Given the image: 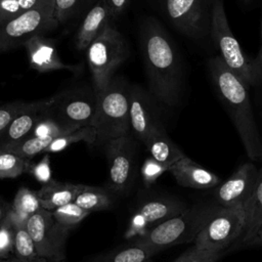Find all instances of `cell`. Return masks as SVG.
<instances>
[{
    "mask_svg": "<svg viewBox=\"0 0 262 262\" xmlns=\"http://www.w3.org/2000/svg\"><path fill=\"white\" fill-rule=\"evenodd\" d=\"M143 144L152 159L169 168L185 157V154L170 138L165 127L155 129Z\"/></svg>",
    "mask_w": 262,
    "mask_h": 262,
    "instance_id": "21",
    "label": "cell"
},
{
    "mask_svg": "<svg viewBox=\"0 0 262 262\" xmlns=\"http://www.w3.org/2000/svg\"><path fill=\"white\" fill-rule=\"evenodd\" d=\"M158 101L138 85L129 86V123L132 136L144 143L157 128L165 127Z\"/></svg>",
    "mask_w": 262,
    "mask_h": 262,
    "instance_id": "14",
    "label": "cell"
},
{
    "mask_svg": "<svg viewBox=\"0 0 262 262\" xmlns=\"http://www.w3.org/2000/svg\"><path fill=\"white\" fill-rule=\"evenodd\" d=\"M245 228L238 246H245L262 225V168L258 169V176L251 195L244 205Z\"/></svg>",
    "mask_w": 262,
    "mask_h": 262,
    "instance_id": "22",
    "label": "cell"
},
{
    "mask_svg": "<svg viewBox=\"0 0 262 262\" xmlns=\"http://www.w3.org/2000/svg\"><path fill=\"white\" fill-rule=\"evenodd\" d=\"M14 225V252L13 256L21 260H33L38 258L33 238L28 230L27 221L17 217L9 210Z\"/></svg>",
    "mask_w": 262,
    "mask_h": 262,
    "instance_id": "24",
    "label": "cell"
},
{
    "mask_svg": "<svg viewBox=\"0 0 262 262\" xmlns=\"http://www.w3.org/2000/svg\"><path fill=\"white\" fill-rule=\"evenodd\" d=\"M97 95L93 87L68 89L55 94L54 102L48 107V113L61 125L71 130L91 126Z\"/></svg>",
    "mask_w": 262,
    "mask_h": 262,
    "instance_id": "11",
    "label": "cell"
},
{
    "mask_svg": "<svg viewBox=\"0 0 262 262\" xmlns=\"http://www.w3.org/2000/svg\"><path fill=\"white\" fill-rule=\"evenodd\" d=\"M96 110L91 122L95 144L130 134L129 86L121 77H114L106 88L96 93Z\"/></svg>",
    "mask_w": 262,
    "mask_h": 262,
    "instance_id": "4",
    "label": "cell"
},
{
    "mask_svg": "<svg viewBox=\"0 0 262 262\" xmlns=\"http://www.w3.org/2000/svg\"><path fill=\"white\" fill-rule=\"evenodd\" d=\"M0 262H48L47 260L43 259V258H35L33 260H21V259H18L14 256L10 257V258H7V259H0Z\"/></svg>",
    "mask_w": 262,
    "mask_h": 262,
    "instance_id": "41",
    "label": "cell"
},
{
    "mask_svg": "<svg viewBox=\"0 0 262 262\" xmlns=\"http://www.w3.org/2000/svg\"><path fill=\"white\" fill-rule=\"evenodd\" d=\"M28 103L29 102L26 101H13L0 105V138L11 121L21 110L27 106Z\"/></svg>",
    "mask_w": 262,
    "mask_h": 262,
    "instance_id": "36",
    "label": "cell"
},
{
    "mask_svg": "<svg viewBox=\"0 0 262 262\" xmlns=\"http://www.w3.org/2000/svg\"><path fill=\"white\" fill-rule=\"evenodd\" d=\"M244 206L219 207L194 239V246L212 252H225L239 241L245 228Z\"/></svg>",
    "mask_w": 262,
    "mask_h": 262,
    "instance_id": "9",
    "label": "cell"
},
{
    "mask_svg": "<svg viewBox=\"0 0 262 262\" xmlns=\"http://www.w3.org/2000/svg\"><path fill=\"white\" fill-rule=\"evenodd\" d=\"M14 252V225L9 212L0 222V259L13 256Z\"/></svg>",
    "mask_w": 262,
    "mask_h": 262,
    "instance_id": "33",
    "label": "cell"
},
{
    "mask_svg": "<svg viewBox=\"0 0 262 262\" xmlns=\"http://www.w3.org/2000/svg\"><path fill=\"white\" fill-rule=\"evenodd\" d=\"M54 16L58 24H64L91 8L96 0H53Z\"/></svg>",
    "mask_w": 262,
    "mask_h": 262,
    "instance_id": "29",
    "label": "cell"
},
{
    "mask_svg": "<svg viewBox=\"0 0 262 262\" xmlns=\"http://www.w3.org/2000/svg\"><path fill=\"white\" fill-rule=\"evenodd\" d=\"M61 262H66V260H64V261H61Z\"/></svg>",
    "mask_w": 262,
    "mask_h": 262,
    "instance_id": "44",
    "label": "cell"
},
{
    "mask_svg": "<svg viewBox=\"0 0 262 262\" xmlns=\"http://www.w3.org/2000/svg\"><path fill=\"white\" fill-rule=\"evenodd\" d=\"M253 62H254V67H255L257 73L262 78V24H261V46H260L259 52H258L257 56L254 58Z\"/></svg>",
    "mask_w": 262,
    "mask_h": 262,
    "instance_id": "40",
    "label": "cell"
},
{
    "mask_svg": "<svg viewBox=\"0 0 262 262\" xmlns=\"http://www.w3.org/2000/svg\"><path fill=\"white\" fill-rule=\"evenodd\" d=\"M107 6L114 21L125 11L128 6L129 0H103Z\"/></svg>",
    "mask_w": 262,
    "mask_h": 262,
    "instance_id": "38",
    "label": "cell"
},
{
    "mask_svg": "<svg viewBox=\"0 0 262 262\" xmlns=\"http://www.w3.org/2000/svg\"><path fill=\"white\" fill-rule=\"evenodd\" d=\"M224 253L225 252L202 250L193 246L172 262H216L224 255Z\"/></svg>",
    "mask_w": 262,
    "mask_h": 262,
    "instance_id": "34",
    "label": "cell"
},
{
    "mask_svg": "<svg viewBox=\"0 0 262 262\" xmlns=\"http://www.w3.org/2000/svg\"><path fill=\"white\" fill-rule=\"evenodd\" d=\"M217 1L159 0V3L163 16L179 34L192 41H204L211 39L212 17Z\"/></svg>",
    "mask_w": 262,
    "mask_h": 262,
    "instance_id": "7",
    "label": "cell"
},
{
    "mask_svg": "<svg viewBox=\"0 0 262 262\" xmlns=\"http://www.w3.org/2000/svg\"><path fill=\"white\" fill-rule=\"evenodd\" d=\"M244 2H248V1H250V0H243Z\"/></svg>",
    "mask_w": 262,
    "mask_h": 262,
    "instance_id": "43",
    "label": "cell"
},
{
    "mask_svg": "<svg viewBox=\"0 0 262 262\" xmlns=\"http://www.w3.org/2000/svg\"><path fill=\"white\" fill-rule=\"evenodd\" d=\"M155 254L147 249L131 243L98 255L89 262H151Z\"/></svg>",
    "mask_w": 262,
    "mask_h": 262,
    "instance_id": "23",
    "label": "cell"
},
{
    "mask_svg": "<svg viewBox=\"0 0 262 262\" xmlns=\"http://www.w3.org/2000/svg\"><path fill=\"white\" fill-rule=\"evenodd\" d=\"M57 26L54 1L44 0L25 13L0 24V53L23 45L36 35H44Z\"/></svg>",
    "mask_w": 262,
    "mask_h": 262,
    "instance_id": "8",
    "label": "cell"
},
{
    "mask_svg": "<svg viewBox=\"0 0 262 262\" xmlns=\"http://www.w3.org/2000/svg\"><path fill=\"white\" fill-rule=\"evenodd\" d=\"M23 46L26 48L30 68L37 72L46 73L66 70L78 73L82 69L81 66L64 63L58 55L54 42L44 35H36L28 39Z\"/></svg>",
    "mask_w": 262,
    "mask_h": 262,
    "instance_id": "17",
    "label": "cell"
},
{
    "mask_svg": "<svg viewBox=\"0 0 262 262\" xmlns=\"http://www.w3.org/2000/svg\"><path fill=\"white\" fill-rule=\"evenodd\" d=\"M129 45L114 21L90 43L86 49V58L91 73L92 87L100 92L114 78L115 72L129 57Z\"/></svg>",
    "mask_w": 262,
    "mask_h": 262,
    "instance_id": "5",
    "label": "cell"
},
{
    "mask_svg": "<svg viewBox=\"0 0 262 262\" xmlns=\"http://www.w3.org/2000/svg\"><path fill=\"white\" fill-rule=\"evenodd\" d=\"M245 247H262V225L255 235L245 245Z\"/></svg>",
    "mask_w": 262,
    "mask_h": 262,
    "instance_id": "39",
    "label": "cell"
},
{
    "mask_svg": "<svg viewBox=\"0 0 262 262\" xmlns=\"http://www.w3.org/2000/svg\"><path fill=\"white\" fill-rule=\"evenodd\" d=\"M74 203L92 213L110 209L113 205V198L106 189L88 185L86 189L76 198Z\"/></svg>",
    "mask_w": 262,
    "mask_h": 262,
    "instance_id": "25",
    "label": "cell"
},
{
    "mask_svg": "<svg viewBox=\"0 0 262 262\" xmlns=\"http://www.w3.org/2000/svg\"><path fill=\"white\" fill-rule=\"evenodd\" d=\"M55 100V95L39 100L29 102L16 117L11 121L5 132L0 138V150L13 146L32 135L36 125L39 123L47 107Z\"/></svg>",
    "mask_w": 262,
    "mask_h": 262,
    "instance_id": "16",
    "label": "cell"
},
{
    "mask_svg": "<svg viewBox=\"0 0 262 262\" xmlns=\"http://www.w3.org/2000/svg\"><path fill=\"white\" fill-rule=\"evenodd\" d=\"M134 138L128 134L103 145L108 164V187L114 192H126L133 182L136 158Z\"/></svg>",
    "mask_w": 262,
    "mask_h": 262,
    "instance_id": "12",
    "label": "cell"
},
{
    "mask_svg": "<svg viewBox=\"0 0 262 262\" xmlns=\"http://www.w3.org/2000/svg\"><path fill=\"white\" fill-rule=\"evenodd\" d=\"M139 41L149 93L163 105L177 106L184 77L181 55L174 40L157 18L149 16L141 23Z\"/></svg>",
    "mask_w": 262,
    "mask_h": 262,
    "instance_id": "1",
    "label": "cell"
},
{
    "mask_svg": "<svg viewBox=\"0 0 262 262\" xmlns=\"http://www.w3.org/2000/svg\"><path fill=\"white\" fill-rule=\"evenodd\" d=\"M188 206L179 199L159 196L145 201L134 212L125 233L127 238H137L150 228L182 213Z\"/></svg>",
    "mask_w": 262,
    "mask_h": 262,
    "instance_id": "13",
    "label": "cell"
},
{
    "mask_svg": "<svg viewBox=\"0 0 262 262\" xmlns=\"http://www.w3.org/2000/svg\"><path fill=\"white\" fill-rule=\"evenodd\" d=\"M9 210H10V205L6 204L4 201L0 199V222L4 219V217L7 215Z\"/></svg>",
    "mask_w": 262,
    "mask_h": 262,
    "instance_id": "42",
    "label": "cell"
},
{
    "mask_svg": "<svg viewBox=\"0 0 262 262\" xmlns=\"http://www.w3.org/2000/svg\"><path fill=\"white\" fill-rule=\"evenodd\" d=\"M167 171H169L168 166L161 164L160 162L156 161L151 157L147 158L143 162L141 169H140L142 180H143L144 184L147 186L154 184L157 181V179Z\"/></svg>",
    "mask_w": 262,
    "mask_h": 262,
    "instance_id": "35",
    "label": "cell"
},
{
    "mask_svg": "<svg viewBox=\"0 0 262 262\" xmlns=\"http://www.w3.org/2000/svg\"><path fill=\"white\" fill-rule=\"evenodd\" d=\"M79 141H84L90 145L95 144L96 135H95L94 129L91 126H85L78 130L60 135L52 140L49 146L45 149V152L46 154L58 152L66 149L71 144L77 143Z\"/></svg>",
    "mask_w": 262,
    "mask_h": 262,
    "instance_id": "27",
    "label": "cell"
},
{
    "mask_svg": "<svg viewBox=\"0 0 262 262\" xmlns=\"http://www.w3.org/2000/svg\"><path fill=\"white\" fill-rule=\"evenodd\" d=\"M32 162L10 151H0V179H11L29 173Z\"/></svg>",
    "mask_w": 262,
    "mask_h": 262,
    "instance_id": "28",
    "label": "cell"
},
{
    "mask_svg": "<svg viewBox=\"0 0 262 262\" xmlns=\"http://www.w3.org/2000/svg\"><path fill=\"white\" fill-rule=\"evenodd\" d=\"M168 172L183 187L209 189L217 187L221 183V179L217 174L201 166L187 156L173 164Z\"/></svg>",
    "mask_w": 262,
    "mask_h": 262,
    "instance_id": "18",
    "label": "cell"
},
{
    "mask_svg": "<svg viewBox=\"0 0 262 262\" xmlns=\"http://www.w3.org/2000/svg\"><path fill=\"white\" fill-rule=\"evenodd\" d=\"M49 107V106H48ZM48 107L44 113L43 117L39 121V123L34 128L31 136H38V137H58L66 133L75 131L68 129L63 125H61L56 119H54L49 113ZM78 130V129H77Z\"/></svg>",
    "mask_w": 262,
    "mask_h": 262,
    "instance_id": "32",
    "label": "cell"
},
{
    "mask_svg": "<svg viewBox=\"0 0 262 262\" xmlns=\"http://www.w3.org/2000/svg\"><path fill=\"white\" fill-rule=\"evenodd\" d=\"M44 0H0V24L38 6Z\"/></svg>",
    "mask_w": 262,
    "mask_h": 262,
    "instance_id": "31",
    "label": "cell"
},
{
    "mask_svg": "<svg viewBox=\"0 0 262 262\" xmlns=\"http://www.w3.org/2000/svg\"><path fill=\"white\" fill-rule=\"evenodd\" d=\"M211 39L220 51L224 64L247 86H259L262 78L257 73L253 60L244 53L241 45L232 34L224 10L223 1H217L212 17Z\"/></svg>",
    "mask_w": 262,
    "mask_h": 262,
    "instance_id": "6",
    "label": "cell"
},
{
    "mask_svg": "<svg viewBox=\"0 0 262 262\" xmlns=\"http://www.w3.org/2000/svg\"><path fill=\"white\" fill-rule=\"evenodd\" d=\"M38 257L48 262L66 259V246L72 228L58 223L51 211L39 209L27 221Z\"/></svg>",
    "mask_w": 262,
    "mask_h": 262,
    "instance_id": "10",
    "label": "cell"
},
{
    "mask_svg": "<svg viewBox=\"0 0 262 262\" xmlns=\"http://www.w3.org/2000/svg\"><path fill=\"white\" fill-rule=\"evenodd\" d=\"M257 176L258 169L253 163L242 164L227 180L216 187L214 203L223 208L244 206L252 193Z\"/></svg>",
    "mask_w": 262,
    "mask_h": 262,
    "instance_id": "15",
    "label": "cell"
},
{
    "mask_svg": "<svg viewBox=\"0 0 262 262\" xmlns=\"http://www.w3.org/2000/svg\"><path fill=\"white\" fill-rule=\"evenodd\" d=\"M114 21L112 14L103 2L96 0L92 7L87 11L76 35V46L79 50H86L90 43Z\"/></svg>",
    "mask_w": 262,
    "mask_h": 262,
    "instance_id": "19",
    "label": "cell"
},
{
    "mask_svg": "<svg viewBox=\"0 0 262 262\" xmlns=\"http://www.w3.org/2000/svg\"><path fill=\"white\" fill-rule=\"evenodd\" d=\"M10 208L17 217L28 221L32 215L41 209V205L36 191L21 186L16 191Z\"/></svg>",
    "mask_w": 262,
    "mask_h": 262,
    "instance_id": "26",
    "label": "cell"
},
{
    "mask_svg": "<svg viewBox=\"0 0 262 262\" xmlns=\"http://www.w3.org/2000/svg\"><path fill=\"white\" fill-rule=\"evenodd\" d=\"M51 212L58 223L69 228L78 225L90 214V212L84 210L74 202L56 208Z\"/></svg>",
    "mask_w": 262,
    "mask_h": 262,
    "instance_id": "30",
    "label": "cell"
},
{
    "mask_svg": "<svg viewBox=\"0 0 262 262\" xmlns=\"http://www.w3.org/2000/svg\"><path fill=\"white\" fill-rule=\"evenodd\" d=\"M29 173L32 174L33 177L42 185L51 181L52 175H51L49 155L45 154V156L38 163H32Z\"/></svg>",
    "mask_w": 262,
    "mask_h": 262,
    "instance_id": "37",
    "label": "cell"
},
{
    "mask_svg": "<svg viewBox=\"0 0 262 262\" xmlns=\"http://www.w3.org/2000/svg\"><path fill=\"white\" fill-rule=\"evenodd\" d=\"M214 89L228 113L248 158L262 160V138L251 105L249 89L224 64L219 55L208 60Z\"/></svg>",
    "mask_w": 262,
    "mask_h": 262,
    "instance_id": "2",
    "label": "cell"
},
{
    "mask_svg": "<svg viewBox=\"0 0 262 262\" xmlns=\"http://www.w3.org/2000/svg\"><path fill=\"white\" fill-rule=\"evenodd\" d=\"M87 186L85 184H75L52 179L48 183L43 184L36 192L41 208L53 211L56 208L73 203Z\"/></svg>",
    "mask_w": 262,
    "mask_h": 262,
    "instance_id": "20",
    "label": "cell"
},
{
    "mask_svg": "<svg viewBox=\"0 0 262 262\" xmlns=\"http://www.w3.org/2000/svg\"><path fill=\"white\" fill-rule=\"evenodd\" d=\"M220 206L202 203L188 207L182 213L150 228L132 244L143 247L155 255L160 251L194 242L196 235Z\"/></svg>",
    "mask_w": 262,
    "mask_h": 262,
    "instance_id": "3",
    "label": "cell"
}]
</instances>
